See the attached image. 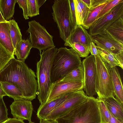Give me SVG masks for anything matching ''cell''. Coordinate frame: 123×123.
Returning a JSON list of instances; mask_svg holds the SVG:
<instances>
[{"mask_svg": "<svg viewBox=\"0 0 123 123\" xmlns=\"http://www.w3.org/2000/svg\"><path fill=\"white\" fill-rule=\"evenodd\" d=\"M35 72L24 62L14 58L0 71V81L14 84L21 91L25 100L31 101L36 97L38 84Z\"/></svg>", "mask_w": 123, "mask_h": 123, "instance_id": "1", "label": "cell"}, {"mask_svg": "<svg viewBox=\"0 0 123 123\" xmlns=\"http://www.w3.org/2000/svg\"><path fill=\"white\" fill-rule=\"evenodd\" d=\"M58 49L55 46L40 52V59L37 64L36 77L38 87L37 95L41 104L46 102L51 81L54 60Z\"/></svg>", "mask_w": 123, "mask_h": 123, "instance_id": "2", "label": "cell"}, {"mask_svg": "<svg viewBox=\"0 0 123 123\" xmlns=\"http://www.w3.org/2000/svg\"><path fill=\"white\" fill-rule=\"evenodd\" d=\"M98 99L89 97L82 103L56 120L58 123H101Z\"/></svg>", "mask_w": 123, "mask_h": 123, "instance_id": "3", "label": "cell"}, {"mask_svg": "<svg viewBox=\"0 0 123 123\" xmlns=\"http://www.w3.org/2000/svg\"><path fill=\"white\" fill-rule=\"evenodd\" d=\"M82 64L80 58L71 48L61 47L58 49L53 62L52 83L61 79Z\"/></svg>", "mask_w": 123, "mask_h": 123, "instance_id": "4", "label": "cell"}, {"mask_svg": "<svg viewBox=\"0 0 123 123\" xmlns=\"http://www.w3.org/2000/svg\"><path fill=\"white\" fill-rule=\"evenodd\" d=\"M53 19L57 24L60 37L67 41L74 29L71 21L69 0H55L52 6Z\"/></svg>", "mask_w": 123, "mask_h": 123, "instance_id": "5", "label": "cell"}, {"mask_svg": "<svg viewBox=\"0 0 123 123\" xmlns=\"http://www.w3.org/2000/svg\"><path fill=\"white\" fill-rule=\"evenodd\" d=\"M94 57L96 69L97 99L103 100L108 97L114 96L111 70L105 65L99 54Z\"/></svg>", "mask_w": 123, "mask_h": 123, "instance_id": "6", "label": "cell"}, {"mask_svg": "<svg viewBox=\"0 0 123 123\" xmlns=\"http://www.w3.org/2000/svg\"><path fill=\"white\" fill-rule=\"evenodd\" d=\"M29 28L26 32L30 34V38L32 48L40 51L52 48L55 45L53 36L47 31L44 26L35 20L28 22Z\"/></svg>", "mask_w": 123, "mask_h": 123, "instance_id": "7", "label": "cell"}, {"mask_svg": "<svg viewBox=\"0 0 123 123\" xmlns=\"http://www.w3.org/2000/svg\"><path fill=\"white\" fill-rule=\"evenodd\" d=\"M123 17V2L116 5L109 12L96 20L90 26L89 33L91 36L105 34L110 25Z\"/></svg>", "mask_w": 123, "mask_h": 123, "instance_id": "8", "label": "cell"}, {"mask_svg": "<svg viewBox=\"0 0 123 123\" xmlns=\"http://www.w3.org/2000/svg\"><path fill=\"white\" fill-rule=\"evenodd\" d=\"M88 97L83 89L70 93L66 100L51 112L45 119H56L71 111Z\"/></svg>", "mask_w": 123, "mask_h": 123, "instance_id": "9", "label": "cell"}, {"mask_svg": "<svg viewBox=\"0 0 123 123\" xmlns=\"http://www.w3.org/2000/svg\"><path fill=\"white\" fill-rule=\"evenodd\" d=\"M84 71V89L89 97L97 94L96 88V69L95 57L91 55L82 62Z\"/></svg>", "mask_w": 123, "mask_h": 123, "instance_id": "10", "label": "cell"}, {"mask_svg": "<svg viewBox=\"0 0 123 123\" xmlns=\"http://www.w3.org/2000/svg\"><path fill=\"white\" fill-rule=\"evenodd\" d=\"M84 82L74 81H55L52 83L46 103L62 97L69 93L83 89Z\"/></svg>", "mask_w": 123, "mask_h": 123, "instance_id": "11", "label": "cell"}, {"mask_svg": "<svg viewBox=\"0 0 123 123\" xmlns=\"http://www.w3.org/2000/svg\"><path fill=\"white\" fill-rule=\"evenodd\" d=\"M92 41L96 47L108 51L113 54L123 51V43L121 42L106 31L105 34L92 36Z\"/></svg>", "mask_w": 123, "mask_h": 123, "instance_id": "12", "label": "cell"}, {"mask_svg": "<svg viewBox=\"0 0 123 123\" xmlns=\"http://www.w3.org/2000/svg\"><path fill=\"white\" fill-rule=\"evenodd\" d=\"M10 108L13 117L31 122L33 108L31 101L25 99L14 101Z\"/></svg>", "mask_w": 123, "mask_h": 123, "instance_id": "13", "label": "cell"}, {"mask_svg": "<svg viewBox=\"0 0 123 123\" xmlns=\"http://www.w3.org/2000/svg\"><path fill=\"white\" fill-rule=\"evenodd\" d=\"M92 41V36L81 25H79L73 29L70 36L65 43L64 45L66 46L69 44L78 43L89 49L90 43Z\"/></svg>", "mask_w": 123, "mask_h": 123, "instance_id": "14", "label": "cell"}, {"mask_svg": "<svg viewBox=\"0 0 123 123\" xmlns=\"http://www.w3.org/2000/svg\"><path fill=\"white\" fill-rule=\"evenodd\" d=\"M69 93L49 102L40 104L37 114V117L39 120L45 119L51 112L64 102Z\"/></svg>", "mask_w": 123, "mask_h": 123, "instance_id": "15", "label": "cell"}, {"mask_svg": "<svg viewBox=\"0 0 123 123\" xmlns=\"http://www.w3.org/2000/svg\"><path fill=\"white\" fill-rule=\"evenodd\" d=\"M111 74L113 90V95L123 105V87L119 72L116 67L112 68Z\"/></svg>", "mask_w": 123, "mask_h": 123, "instance_id": "16", "label": "cell"}, {"mask_svg": "<svg viewBox=\"0 0 123 123\" xmlns=\"http://www.w3.org/2000/svg\"><path fill=\"white\" fill-rule=\"evenodd\" d=\"M0 44L14 55V49L9 33L8 21L0 22Z\"/></svg>", "mask_w": 123, "mask_h": 123, "instance_id": "17", "label": "cell"}, {"mask_svg": "<svg viewBox=\"0 0 123 123\" xmlns=\"http://www.w3.org/2000/svg\"><path fill=\"white\" fill-rule=\"evenodd\" d=\"M103 101L110 112L116 118L123 121V105L114 96Z\"/></svg>", "mask_w": 123, "mask_h": 123, "instance_id": "18", "label": "cell"}, {"mask_svg": "<svg viewBox=\"0 0 123 123\" xmlns=\"http://www.w3.org/2000/svg\"><path fill=\"white\" fill-rule=\"evenodd\" d=\"M32 48L31 43L29 40L22 39L15 49L14 55L16 56L17 60L25 62Z\"/></svg>", "mask_w": 123, "mask_h": 123, "instance_id": "19", "label": "cell"}, {"mask_svg": "<svg viewBox=\"0 0 123 123\" xmlns=\"http://www.w3.org/2000/svg\"><path fill=\"white\" fill-rule=\"evenodd\" d=\"M96 47L101 59L109 70H111L112 68L117 66L119 67L115 55L104 49Z\"/></svg>", "mask_w": 123, "mask_h": 123, "instance_id": "20", "label": "cell"}, {"mask_svg": "<svg viewBox=\"0 0 123 123\" xmlns=\"http://www.w3.org/2000/svg\"><path fill=\"white\" fill-rule=\"evenodd\" d=\"M7 96L13 98L14 101L25 99L19 88L12 83L6 81H0Z\"/></svg>", "mask_w": 123, "mask_h": 123, "instance_id": "21", "label": "cell"}, {"mask_svg": "<svg viewBox=\"0 0 123 123\" xmlns=\"http://www.w3.org/2000/svg\"><path fill=\"white\" fill-rule=\"evenodd\" d=\"M16 3V0H0V11L6 20L13 17Z\"/></svg>", "mask_w": 123, "mask_h": 123, "instance_id": "22", "label": "cell"}, {"mask_svg": "<svg viewBox=\"0 0 123 123\" xmlns=\"http://www.w3.org/2000/svg\"><path fill=\"white\" fill-rule=\"evenodd\" d=\"M84 69L82 64L80 66L70 71L62 78L57 81L84 82Z\"/></svg>", "mask_w": 123, "mask_h": 123, "instance_id": "23", "label": "cell"}, {"mask_svg": "<svg viewBox=\"0 0 123 123\" xmlns=\"http://www.w3.org/2000/svg\"><path fill=\"white\" fill-rule=\"evenodd\" d=\"M106 31L119 41L123 43V17L109 26Z\"/></svg>", "mask_w": 123, "mask_h": 123, "instance_id": "24", "label": "cell"}, {"mask_svg": "<svg viewBox=\"0 0 123 123\" xmlns=\"http://www.w3.org/2000/svg\"><path fill=\"white\" fill-rule=\"evenodd\" d=\"M110 0L107 1L99 5L91 8L86 19L82 25L86 29H89L91 25L96 21V17L103 7Z\"/></svg>", "mask_w": 123, "mask_h": 123, "instance_id": "25", "label": "cell"}, {"mask_svg": "<svg viewBox=\"0 0 123 123\" xmlns=\"http://www.w3.org/2000/svg\"><path fill=\"white\" fill-rule=\"evenodd\" d=\"M9 23V32L12 43L14 49L22 39L20 30L17 23L13 19L8 21Z\"/></svg>", "mask_w": 123, "mask_h": 123, "instance_id": "26", "label": "cell"}, {"mask_svg": "<svg viewBox=\"0 0 123 123\" xmlns=\"http://www.w3.org/2000/svg\"><path fill=\"white\" fill-rule=\"evenodd\" d=\"M14 58V55L0 44V71Z\"/></svg>", "mask_w": 123, "mask_h": 123, "instance_id": "27", "label": "cell"}, {"mask_svg": "<svg viewBox=\"0 0 123 123\" xmlns=\"http://www.w3.org/2000/svg\"><path fill=\"white\" fill-rule=\"evenodd\" d=\"M98 105L101 123H109L110 114L104 101L98 99Z\"/></svg>", "mask_w": 123, "mask_h": 123, "instance_id": "28", "label": "cell"}, {"mask_svg": "<svg viewBox=\"0 0 123 123\" xmlns=\"http://www.w3.org/2000/svg\"><path fill=\"white\" fill-rule=\"evenodd\" d=\"M66 46L71 48L72 50L80 57L86 58L90 53L89 48L79 43H74L68 44Z\"/></svg>", "mask_w": 123, "mask_h": 123, "instance_id": "29", "label": "cell"}, {"mask_svg": "<svg viewBox=\"0 0 123 123\" xmlns=\"http://www.w3.org/2000/svg\"><path fill=\"white\" fill-rule=\"evenodd\" d=\"M28 16L32 17L39 14V6L37 0H27Z\"/></svg>", "mask_w": 123, "mask_h": 123, "instance_id": "30", "label": "cell"}, {"mask_svg": "<svg viewBox=\"0 0 123 123\" xmlns=\"http://www.w3.org/2000/svg\"><path fill=\"white\" fill-rule=\"evenodd\" d=\"M122 2H123V0H110L98 15L96 20L103 16L109 12L116 5Z\"/></svg>", "mask_w": 123, "mask_h": 123, "instance_id": "31", "label": "cell"}, {"mask_svg": "<svg viewBox=\"0 0 123 123\" xmlns=\"http://www.w3.org/2000/svg\"><path fill=\"white\" fill-rule=\"evenodd\" d=\"M75 13L77 25H82L83 24L84 20L82 11L77 0H74Z\"/></svg>", "mask_w": 123, "mask_h": 123, "instance_id": "32", "label": "cell"}, {"mask_svg": "<svg viewBox=\"0 0 123 123\" xmlns=\"http://www.w3.org/2000/svg\"><path fill=\"white\" fill-rule=\"evenodd\" d=\"M0 97V123L8 119V109L3 99Z\"/></svg>", "mask_w": 123, "mask_h": 123, "instance_id": "33", "label": "cell"}, {"mask_svg": "<svg viewBox=\"0 0 123 123\" xmlns=\"http://www.w3.org/2000/svg\"><path fill=\"white\" fill-rule=\"evenodd\" d=\"M70 10V18L72 25L74 28L77 26L75 6L74 0H69Z\"/></svg>", "mask_w": 123, "mask_h": 123, "instance_id": "34", "label": "cell"}, {"mask_svg": "<svg viewBox=\"0 0 123 123\" xmlns=\"http://www.w3.org/2000/svg\"><path fill=\"white\" fill-rule=\"evenodd\" d=\"M16 3H17L20 8H22L23 10V15L25 19L29 18L28 16V9L27 0H16Z\"/></svg>", "mask_w": 123, "mask_h": 123, "instance_id": "35", "label": "cell"}, {"mask_svg": "<svg viewBox=\"0 0 123 123\" xmlns=\"http://www.w3.org/2000/svg\"><path fill=\"white\" fill-rule=\"evenodd\" d=\"M77 0L83 13L84 22L87 18L90 9L87 7L81 0Z\"/></svg>", "mask_w": 123, "mask_h": 123, "instance_id": "36", "label": "cell"}, {"mask_svg": "<svg viewBox=\"0 0 123 123\" xmlns=\"http://www.w3.org/2000/svg\"><path fill=\"white\" fill-rule=\"evenodd\" d=\"M89 50L91 55L94 57L98 55L99 54L96 45L92 41L90 43Z\"/></svg>", "mask_w": 123, "mask_h": 123, "instance_id": "37", "label": "cell"}, {"mask_svg": "<svg viewBox=\"0 0 123 123\" xmlns=\"http://www.w3.org/2000/svg\"><path fill=\"white\" fill-rule=\"evenodd\" d=\"M0 123H25L23 121L13 117L8 118L6 120Z\"/></svg>", "mask_w": 123, "mask_h": 123, "instance_id": "38", "label": "cell"}, {"mask_svg": "<svg viewBox=\"0 0 123 123\" xmlns=\"http://www.w3.org/2000/svg\"><path fill=\"white\" fill-rule=\"evenodd\" d=\"M107 0H91V8L98 6L106 1Z\"/></svg>", "mask_w": 123, "mask_h": 123, "instance_id": "39", "label": "cell"}, {"mask_svg": "<svg viewBox=\"0 0 123 123\" xmlns=\"http://www.w3.org/2000/svg\"><path fill=\"white\" fill-rule=\"evenodd\" d=\"M110 117L109 123H123V121L116 118L110 112Z\"/></svg>", "mask_w": 123, "mask_h": 123, "instance_id": "40", "label": "cell"}, {"mask_svg": "<svg viewBox=\"0 0 123 123\" xmlns=\"http://www.w3.org/2000/svg\"><path fill=\"white\" fill-rule=\"evenodd\" d=\"M39 123H58L56 119H41Z\"/></svg>", "mask_w": 123, "mask_h": 123, "instance_id": "41", "label": "cell"}, {"mask_svg": "<svg viewBox=\"0 0 123 123\" xmlns=\"http://www.w3.org/2000/svg\"><path fill=\"white\" fill-rule=\"evenodd\" d=\"M6 96H7V95L3 89L0 81V97H3Z\"/></svg>", "mask_w": 123, "mask_h": 123, "instance_id": "42", "label": "cell"}, {"mask_svg": "<svg viewBox=\"0 0 123 123\" xmlns=\"http://www.w3.org/2000/svg\"><path fill=\"white\" fill-rule=\"evenodd\" d=\"M85 5L90 9L91 8V0H81Z\"/></svg>", "mask_w": 123, "mask_h": 123, "instance_id": "43", "label": "cell"}, {"mask_svg": "<svg viewBox=\"0 0 123 123\" xmlns=\"http://www.w3.org/2000/svg\"><path fill=\"white\" fill-rule=\"evenodd\" d=\"M7 21L6 20L4 19L0 11V22H7Z\"/></svg>", "mask_w": 123, "mask_h": 123, "instance_id": "44", "label": "cell"}, {"mask_svg": "<svg viewBox=\"0 0 123 123\" xmlns=\"http://www.w3.org/2000/svg\"><path fill=\"white\" fill-rule=\"evenodd\" d=\"M46 0H37L38 4L39 7L42 5L45 2Z\"/></svg>", "mask_w": 123, "mask_h": 123, "instance_id": "45", "label": "cell"}, {"mask_svg": "<svg viewBox=\"0 0 123 123\" xmlns=\"http://www.w3.org/2000/svg\"><path fill=\"white\" fill-rule=\"evenodd\" d=\"M29 123H34L33 122L31 121L30 122H29Z\"/></svg>", "mask_w": 123, "mask_h": 123, "instance_id": "46", "label": "cell"}]
</instances>
